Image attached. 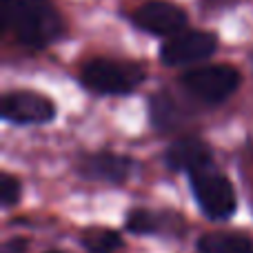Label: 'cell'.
<instances>
[{"label":"cell","mask_w":253,"mask_h":253,"mask_svg":"<svg viewBox=\"0 0 253 253\" xmlns=\"http://www.w3.org/2000/svg\"><path fill=\"white\" fill-rule=\"evenodd\" d=\"M165 162L171 171L193 173L198 169L213 165V151L205 140L187 135V138H180L173 144H169V149L165 153Z\"/></svg>","instance_id":"obj_9"},{"label":"cell","mask_w":253,"mask_h":253,"mask_svg":"<svg viewBox=\"0 0 253 253\" xmlns=\"http://www.w3.org/2000/svg\"><path fill=\"white\" fill-rule=\"evenodd\" d=\"M2 118L11 125H44L56 118V105L36 91H9L2 96Z\"/></svg>","instance_id":"obj_6"},{"label":"cell","mask_w":253,"mask_h":253,"mask_svg":"<svg viewBox=\"0 0 253 253\" xmlns=\"http://www.w3.org/2000/svg\"><path fill=\"white\" fill-rule=\"evenodd\" d=\"M47 253H62V251H47Z\"/></svg>","instance_id":"obj_15"},{"label":"cell","mask_w":253,"mask_h":253,"mask_svg":"<svg viewBox=\"0 0 253 253\" xmlns=\"http://www.w3.org/2000/svg\"><path fill=\"white\" fill-rule=\"evenodd\" d=\"M133 171V160L114 151L89 153L78 162V173L93 182L123 184Z\"/></svg>","instance_id":"obj_8"},{"label":"cell","mask_w":253,"mask_h":253,"mask_svg":"<svg viewBox=\"0 0 253 253\" xmlns=\"http://www.w3.org/2000/svg\"><path fill=\"white\" fill-rule=\"evenodd\" d=\"M202 253H253V238L245 233H205L198 242Z\"/></svg>","instance_id":"obj_10"},{"label":"cell","mask_w":253,"mask_h":253,"mask_svg":"<svg viewBox=\"0 0 253 253\" xmlns=\"http://www.w3.org/2000/svg\"><path fill=\"white\" fill-rule=\"evenodd\" d=\"M218 49V38L209 31H180L171 36L160 49V60L167 67L191 65V62L207 60Z\"/></svg>","instance_id":"obj_5"},{"label":"cell","mask_w":253,"mask_h":253,"mask_svg":"<svg viewBox=\"0 0 253 253\" xmlns=\"http://www.w3.org/2000/svg\"><path fill=\"white\" fill-rule=\"evenodd\" d=\"M189 180H191V191L198 207L209 220H227L236 213V189L227 175L215 169V165L189 173Z\"/></svg>","instance_id":"obj_3"},{"label":"cell","mask_w":253,"mask_h":253,"mask_svg":"<svg viewBox=\"0 0 253 253\" xmlns=\"http://www.w3.org/2000/svg\"><path fill=\"white\" fill-rule=\"evenodd\" d=\"M162 218L160 213H153L149 209H133L126 213L125 227L129 233L135 236H151V233H160L162 231Z\"/></svg>","instance_id":"obj_13"},{"label":"cell","mask_w":253,"mask_h":253,"mask_svg":"<svg viewBox=\"0 0 253 253\" xmlns=\"http://www.w3.org/2000/svg\"><path fill=\"white\" fill-rule=\"evenodd\" d=\"M22 196V184L18 178H13L11 173H2L0 178V202L4 209H11L13 205H18Z\"/></svg>","instance_id":"obj_14"},{"label":"cell","mask_w":253,"mask_h":253,"mask_svg":"<svg viewBox=\"0 0 253 253\" xmlns=\"http://www.w3.org/2000/svg\"><path fill=\"white\" fill-rule=\"evenodd\" d=\"M80 245L84 247L89 253H118L123 249V238L118 231L107 227H91L87 231H83Z\"/></svg>","instance_id":"obj_12"},{"label":"cell","mask_w":253,"mask_h":253,"mask_svg":"<svg viewBox=\"0 0 253 253\" xmlns=\"http://www.w3.org/2000/svg\"><path fill=\"white\" fill-rule=\"evenodd\" d=\"M133 25L138 29L147 31L153 36H171L180 34L187 25V13L182 7L173 2H167V0H149V2L140 4L138 9L131 16Z\"/></svg>","instance_id":"obj_7"},{"label":"cell","mask_w":253,"mask_h":253,"mask_svg":"<svg viewBox=\"0 0 253 253\" xmlns=\"http://www.w3.org/2000/svg\"><path fill=\"white\" fill-rule=\"evenodd\" d=\"M182 87L207 105H220L236 93L240 87V71L231 65H209L198 67L182 76Z\"/></svg>","instance_id":"obj_4"},{"label":"cell","mask_w":253,"mask_h":253,"mask_svg":"<svg viewBox=\"0 0 253 253\" xmlns=\"http://www.w3.org/2000/svg\"><path fill=\"white\" fill-rule=\"evenodd\" d=\"M149 114H151V123L158 131H173L175 126L182 125L180 105L167 91L153 93L151 102H149Z\"/></svg>","instance_id":"obj_11"},{"label":"cell","mask_w":253,"mask_h":253,"mask_svg":"<svg viewBox=\"0 0 253 253\" xmlns=\"http://www.w3.org/2000/svg\"><path fill=\"white\" fill-rule=\"evenodd\" d=\"M2 22L29 49H44L62 34V18L49 0H2Z\"/></svg>","instance_id":"obj_1"},{"label":"cell","mask_w":253,"mask_h":253,"mask_svg":"<svg viewBox=\"0 0 253 253\" xmlns=\"http://www.w3.org/2000/svg\"><path fill=\"white\" fill-rule=\"evenodd\" d=\"M144 69L135 62L93 58L80 69V83L98 96H126L144 80Z\"/></svg>","instance_id":"obj_2"}]
</instances>
